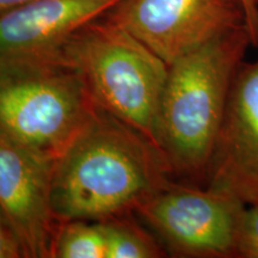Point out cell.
<instances>
[{
  "instance_id": "cell-14",
  "label": "cell",
  "mask_w": 258,
  "mask_h": 258,
  "mask_svg": "<svg viewBox=\"0 0 258 258\" xmlns=\"http://www.w3.org/2000/svg\"><path fill=\"white\" fill-rule=\"evenodd\" d=\"M245 11L246 27L249 29L252 46L258 47V2L257 0H240Z\"/></svg>"
},
{
  "instance_id": "cell-1",
  "label": "cell",
  "mask_w": 258,
  "mask_h": 258,
  "mask_svg": "<svg viewBox=\"0 0 258 258\" xmlns=\"http://www.w3.org/2000/svg\"><path fill=\"white\" fill-rule=\"evenodd\" d=\"M172 173L152 141L98 109L54 163V214L60 222L120 218L169 184Z\"/></svg>"
},
{
  "instance_id": "cell-11",
  "label": "cell",
  "mask_w": 258,
  "mask_h": 258,
  "mask_svg": "<svg viewBox=\"0 0 258 258\" xmlns=\"http://www.w3.org/2000/svg\"><path fill=\"white\" fill-rule=\"evenodd\" d=\"M106 258H157L164 251L157 241L137 225L112 218L104 220Z\"/></svg>"
},
{
  "instance_id": "cell-15",
  "label": "cell",
  "mask_w": 258,
  "mask_h": 258,
  "mask_svg": "<svg viewBox=\"0 0 258 258\" xmlns=\"http://www.w3.org/2000/svg\"><path fill=\"white\" fill-rule=\"evenodd\" d=\"M30 2H34V0H0V15Z\"/></svg>"
},
{
  "instance_id": "cell-8",
  "label": "cell",
  "mask_w": 258,
  "mask_h": 258,
  "mask_svg": "<svg viewBox=\"0 0 258 258\" xmlns=\"http://www.w3.org/2000/svg\"><path fill=\"white\" fill-rule=\"evenodd\" d=\"M54 163L0 140V207L25 257L53 253L57 232L51 201Z\"/></svg>"
},
{
  "instance_id": "cell-7",
  "label": "cell",
  "mask_w": 258,
  "mask_h": 258,
  "mask_svg": "<svg viewBox=\"0 0 258 258\" xmlns=\"http://www.w3.org/2000/svg\"><path fill=\"white\" fill-rule=\"evenodd\" d=\"M121 0H34L0 15V73L61 63L71 37Z\"/></svg>"
},
{
  "instance_id": "cell-5",
  "label": "cell",
  "mask_w": 258,
  "mask_h": 258,
  "mask_svg": "<svg viewBox=\"0 0 258 258\" xmlns=\"http://www.w3.org/2000/svg\"><path fill=\"white\" fill-rule=\"evenodd\" d=\"M247 206L231 194L171 180L138 209L176 256L239 258Z\"/></svg>"
},
{
  "instance_id": "cell-9",
  "label": "cell",
  "mask_w": 258,
  "mask_h": 258,
  "mask_svg": "<svg viewBox=\"0 0 258 258\" xmlns=\"http://www.w3.org/2000/svg\"><path fill=\"white\" fill-rule=\"evenodd\" d=\"M207 178L246 206L258 202V60L245 61L234 80Z\"/></svg>"
},
{
  "instance_id": "cell-16",
  "label": "cell",
  "mask_w": 258,
  "mask_h": 258,
  "mask_svg": "<svg viewBox=\"0 0 258 258\" xmlns=\"http://www.w3.org/2000/svg\"><path fill=\"white\" fill-rule=\"evenodd\" d=\"M257 2H258V0H257Z\"/></svg>"
},
{
  "instance_id": "cell-13",
  "label": "cell",
  "mask_w": 258,
  "mask_h": 258,
  "mask_svg": "<svg viewBox=\"0 0 258 258\" xmlns=\"http://www.w3.org/2000/svg\"><path fill=\"white\" fill-rule=\"evenodd\" d=\"M25 257L14 228L11 227L4 211L0 207V258Z\"/></svg>"
},
{
  "instance_id": "cell-3",
  "label": "cell",
  "mask_w": 258,
  "mask_h": 258,
  "mask_svg": "<svg viewBox=\"0 0 258 258\" xmlns=\"http://www.w3.org/2000/svg\"><path fill=\"white\" fill-rule=\"evenodd\" d=\"M60 62L82 77L97 108L156 145L158 114L169 73L165 61L103 16L70 38Z\"/></svg>"
},
{
  "instance_id": "cell-12",
  "label": "cell",
  "mask_w": 258,
  "mask_h": 258,
  "mask_svg": "<svg viewBox=\"0 0 258 258\" xmlns=\"http://www.w3.org/2000/svg\"><path fill=\"white\" fill-rule=\"evenodd\" d=\"M239 258H258V202L245 209L239 239Z\"/></svg>"
},
{
  "instance_id": "cell-4",
  "label": "cell",
  "mask_w": 258,
  "mask_h": 258,
  "mask_svg": "<svg viewBox=\"0 0 258 258\" xmlns=\"http://www.w3.org/2000/svg\"><path fill=\"white\" fill-rule=\"evenodd\" d=\"M98 110L62 63L0 73V140L55 161Z\"/></svg>"
},
{
  "instance_id": "cell-2",
  "label": "cell",
  "mask_w": 258,
  "mask_h": 258,
  "mask_svg": "<svg viewBox=\"0 0 258 258\" xmlns=\"http://www.w3.org/2000/svg\"><path fill=\"white\" fill-rule=\"evenodd\" d=\"M251 46L244 25L169 66L156 145L173 173L208 177L232 88Z\"/></svg>"
},
{
  "instance_id": "cell-10",
  "label": "cell",
  "mask_w": 258,
  "mask_h": 258,
  "mask_svg": "<svg viewBox=\"0 0 258 258\" xmlns=\"http://www.w3.org/2000/svg\"><path fill=\"white\" fill-rule=\"evenodd\" d=\"M55 258H106L104 221L70 220L61 222L54 240Z\"/></svg>"
},
{
  "instance_id": "cell-6",
  "label": "cell",
  "mask_w": 258,
  "mask_h": 258,
  "mask_svg": "<svg viewBox=\"0 0 258 258\" xmlns=\"http://www.w3.org/2000/svg\"><path fill=\"white\" fill-rule=\"evenodd\" d=\"M106 17L169 64L246 25L240 0H121Z\"/></svg>"
}]
</instances>
